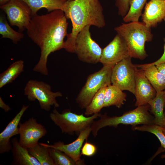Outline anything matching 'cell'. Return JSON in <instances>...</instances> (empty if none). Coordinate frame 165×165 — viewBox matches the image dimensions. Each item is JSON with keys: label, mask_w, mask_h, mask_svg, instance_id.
<instances>
[{"label": "cell", "mask_w": 165, "mask_h": 165, "mask_svg": "<svg viewBox=\"0 0 165 165\" xmlns=\"http://www.w3.org/2000/svg\"><path fill=\"white\" fill-rule=\"evenodd\" d=\"M64 12L56 10L32 16L27 28L28 36L41 50L38 63L33 71L47 75L48 57L52 53L64 49L68 23Z\"/></svg>", "instance_id": "cell-1"}, {"label": "cell", "mask_w": 165, "mask_h": 165, "mask_svg": "<svg viewBox=\"0 0 165 165\" xmlns=\"http://www.w3.org/2000/svg\"><path fill=\"white\" fill-rule=\"evenodd\" d=\"M72 24L71 32L67 35L64 49L74 53L76 37L85 26H94L99 28L106 24L102 6L99 0H67L63 11Z\"/></svg>", "instance_id": "cell-2"}, {"label": "cell", "mask_w": 165, "mask_h": 165, "mask_svg": "<svg viewBox=\"0 0 165 165\" xmlns=\"http://www.w3.org/2000/svg\"><path fill=\"white\" fill-rule=\"evenodd\" d=\"M114 30L125 41L130 57L143 60L148 56L145 44L152 39L151 28L142 22L133 21L123 23Z\"/></svg>", "instance_id": "cell-3"}, {"label": "cell", "mask_w": 165, "mask_h": 165, "mask_svg": "<svg viewBox=\"0 0 165 165\" xmlns=\"http://www.w3.org/2000/svg\"><path fill=\"white\" fill-rule=\"evenodd\" d=\"M149 104L137 106L134 109L125 112L119 116H109L106 114L101 115L99 120L94 121L90 127L91 133L96 137L98 131L107 126L117 128L119 125H131L132 127L139 124H153L154 116L150 112Z\"/></svg>", "instance_id": "cell-4"}, {"label": "cell", "mask_w": 165, "mask_h": 165, "mask_svg": "<svg viewBox=\"0 0 165 165\" xmlns=\"http://www.w3.org/2000/svg\"><path fill=\"white\" fill-rule=\"evenodd\" d=\"M101 113L93 114L86 117L82 114H77L71 112L70 110H64L60 113L55 108L50 114L52 121L61 129L63 133L78 135L83 130L90 127L94 119L99 117Z\"/></svg>", "instance_id": "cell-5"}, {"label": "cell", "mask_w": 165, "mask_h": 165, "mask_svg": "<svg viewBox=\"0 0 165 165\" xmlns=\"http://www.w3.org/2000/svg\"><path fill=\"white\" fill-rule=\"evenodd\" d=\"M114 66L103 65L98 71L88 76L75 100L80 108H86L99 90L111 84V74Z\"/></svg>", "instance_id": "cell-6"}, {"label": "cell", "mask_w": 165, "mask_h": 165, "mask_svg": "<svg viewBox=\"0 0 165 165\" xmlns=\"http://www.w3.org/2000/svg\"><path fill=\"white\" fill-rule=\"evenodd\" d=\"M24 95L31 101H38L41 108L45 111L50 110L51 107H59L56 98L62 96L59 91H51V86L43 81L31 79L26 83L24 89Z\"/></svg>", "instance_id": "cell-7"}, {"label": "cell", "mask_w": 165, "mask_h": 165, "mask_svg": "<svg viewBox=\"0 0 165 165\" xmlns=\"http://www.w3.org/2000/svg\"><path fill=\"white\" fill-rule=\"evenodd\" d=\"M90 26H85L78 34L75 42L74 53L80 61L95 64L100 61L103 49L92 38Z\"/></svg>", "instance_id": "cell-8"}, {"label": "cell", "mask_w": 165, "mask_h": 165, "mask_svg": "<svg viewBox=\"0 0 165 165\" xmlns=\"http://www.w3.org/2000/svg\"><path fill=\"white\" fill-rule=\"evenodd\" d=\"M128 57L116 64L113 67L111 77L112 84L122 90H128L134 95L135 76L137 67Z\"/></svg>", "instance_id": "cell-9"}, {"label": "cell", "mask_w": 165, "mask_h": 165, "mask_svg": "<svg viewBox=\"0 0 165 165\" xmlns=\"http://www.w3.org/2000/svg\"><path fill=\"white\" fill-rule=\"evenodd\" d=\"M6 14L10 25L16 26L21 32L27 29L32 18L31 10L28 4L22 0H10L0 6Z\"/></svg>", "instance_id": "cell-10"}, {"label": "cell", "mask_w": 165, "mask_h": 165, "mask_svg": "<svg viewBox=\"0 0 165 165\" xmlns=\"http://www.w3.org/2000/svg\"><path fill=\"white\" fill-rule=\"evenodd\" d=\"M47 130L42 124L31 117L23 123L19 124L20 135L19 142L21 145L27 149L38 144V141L47 133Z\"/></svg>", "instance_id": "cell-11"}, {"label": "cell", "mask_w": 165, "mask_h": 165, "mask_svg": "<svg viewBox=\"0 0 165 165\" xmlns=\"http://www.w3.org/2000/svg\"><path fill=\"white\" fill-rule=\"evenodd\" d=\"M129 57V51L125 41L117 34L112 40L103 49L100 62L103 65L114 66Z\"/></svg>", "instance_id": "cell-12"}, {"label": "cell", "mask_w": 165, "mask_h": 165, "mask_svg": "<svg viewBox=\"0 0 165 165\" xmlns=\"http://www.w3.org/2000/svg\"><path fill=\"white\" fill-rule=\"evenodd\" d=\"M91 132L90 127H87L79 134L75 140L68 144H64L63 142L61 141L55 142L53 145L41 144L64 152L73 159L77 165H84V161L81 158V149L85 140H87Z\"/></svg>", "instance_id": "cell-13"}, {"label": "cell", "mask_w": 165, "mask_h": 165, "mask_svg": "<svg viewBox=\"0 0 165 165\" xmlns=\"http://www.w3.org/2000/svg\"><path fill=\"white\" fill-rule=\"evenodd\" d=\"M156 92L144 74L141 69H136L135 96L137 107L148 104L156 96Z\"/></svg>", "instance_id": "cell-14"}, {"label": "cell", "mask_w": 165, "mask_h": 165, "mask_svg": "<svg viewBox=\"0 0 165 165\" xmlns=\"http://www.w3.org/2000/svg\"><path fill=\"white\" fill-rule=\"evenodd\" d=\"M141 16L147 27H156L165 18V0H150L146 2Z\"/></svg>", "instance_id": "cell-15"}, {"label": "cell", "mask_w": 165, "mask_h": 165, "mask_svg": "<svg viewBox=\"0 0 165 165\" xmlns=\"http://www.w3.org/2000/svg\"><path fill=\"white\" fill-rule=\"evenodd\" d=\"M29 106L23 105L20 111L0 134V153L3 154L11 150L10 138L19 134L18 126L22 116Z\"/></svg>", "instance_id": "cell-16"}, {"label": "cell", "mask_w": 165, "mask_h": 165, "mask_svg": "<svg viewBox=\"0 0 165 165\" xmlns=\"http://www.w3.org/2000/svg\"><path fill=\"white\" fill-rule=\"evenodd\" d=\"M11 150L13 156L11 164L16 165H41L40 163L28 152L27 148L20 144L16 138L11 140Z\"/></svg>", "instance_id": "cell-17"}, {"label": "cell", "mask_w": 165, "mask_h": 165, "mask_svg": "<svg viewBox=\"0 0 165 165\" xmlns=\"http://www.w3.org/2000/svg\"><path fill=\"white\" fill-rule=\"evenodd\" d=\"M135 65L143 70L145 75L156 92L165 89V76L159 72L156 65L149 63Z\"/></svg>", "instance_id": "cell-18"}, {"label": "cell", "mask_w": 165, "mask_h": 165, "mask_svg": "<svg viewBox=\"0 0 165 165\" xmlns=\"http://www.w3.org/2000/svg\"><path fill=\"white\" fill-rule=\"evenodd\" d=\"M165 95L164 90L157 92L156 97L148 103L150 107V112L154 117V124L162 127L165 126Z\"/></svg>", "instance_id": "cell-19"}, {"label": "cell", "mask_w": 165, "mask_h": 165, "mask_svg": "<svg viewBox=\"0 0 165 165\" xmlns=\"http://www.w3.org/2000/svg\"><path fill=\"white\" fill-rule=\"evenodd\" d=\"M26 3L31 10L32 17L42 8L47 9L48 12L56 10H63L67 0H22Z\"/></svg>", "instance_id": "cell-20"}, {"label": "cell", "mask_w": 165, "mask_h": 165, "mask_svg": "<svg viewBox=\"0 0 165 165\" xmlns=\"http://www.w3.org/2000/svg\"><path fill=\"white\" fill-rule=\"evenodd\" d=\"M126 94L117 86L110 85L106 87L104 96V107L115 106L120 108L126 101Z\"/></svg>", "instance_id": "cell-21"}, {"label": "cell", "mask_w": 165, "mask_h": 165, "mask_svg": "<svg viewBox=\"0 0 165 165\" xmlns=\"http://www.w3.org/2000/svg\"><path fill=\"white\" fill-rule=\"evenodd\" d=\"M24 62L22 60L12 63L0 74V88L12 83L24 71Z\"/></svg>", "instance_id": "cell-22"}, {"label": "cell", "mask_w": 165, "mask_h": 165, "mask_svg": "<svg viewBox=\"0 0 165 165\" xmlns=\"http://www.w3.org/2000/svg\"><path fill=\"white\" fill-rule=\"evenodd\" d=\"M28 149L29 153L38 160L41 165H54L50 147L38 143Z\"/></svg>", "instance_id": "cell-23"}, {"label": "cell", "mask_w": 165, "mask_h": 165, "mask_svg": "<svg viewBox=\"0 0 165 165\" xmlns=\"http://www.w3.org/2000/svg\"><path fill=\"white\" fill-rule=\"evenodd\" d=\"M147 0H130V9L126 15L123 17L125 23L138 21Z\"/></svg>", "instance_id": "cell-24"}, {"label": "cell", "mask_w": 165, "mask_h": 165, "mask_svg": "<svg viewBox=\"0 0 165 165\" xmlns=\"http://www.w3.org/2000/svg\"><path fill=\"white\" fill-rule=\"evenodd\" d=\"M106 87L101 89L96 93L85 108V115L89 116L99 113L104 107L105 93Z\"/></svg>", "instance_id": "cell-25"}, {"label": "cell", "mask_w": 165, "mask_h": 165, "mask_svg": "<svg viewBox=\"0 0 165 165\" xmlns=\"http://www.w3.org/2000/svg\"><path fill=\"white\" fill-rule=\"evenodd\" d=\"M0 34L2 35V38L10 39L15 44L24 37L23 34L12 29L8 24L5 17L2 15L0 16Z\"/></svg>", "instance_id": "cell-26"}, {"label": "cell", "mask_w": 165, "mask_h": 165, "mask_svg": "<svg viewBox=\"0 0 165 165\" xmlns=\"http://www.w3.org/2000/svg\"><path fill=\"white\" fill-rule=\"evenodd\" d=\"M132 129L134 130L146 131L153 134L158 138L161 147L165 151V134L163 133L162 127L153 123L132 127Z\"/></svg>", "instance_id": "cell-27"}, {"label": "cell", "mask_w": 165, "mask_h": 165, "mask_svg": "<svg viewBox=\"0 0 165 165\" xmlns=\"http://www.w3.org/2000/svg\"><path fill=\"white\" fill-rule=\"evenodd\" d=\"M50 148L54 165H77L73 159L64 152L53 148Z\"/></svg>", "instance_id": "cell-28"}, {"label": "cell", "mask_w": 165, "mask_h": 165, "mask_svg": "<svg viewBox=\"0 0 165 165\" xmlns=\"http://www.w3.org/2000/svg\"><path fill=\"white\" fill-rule=\"evenodd\" d=\"M97 148L94 144L88 142L86 140L81 150V154L88 157H92L97 152Z\"/></svg>", "instance_id": "cell-29"}, {"label": "cell", "mask_w": 165, "mask_h": 165, "mask_svg": "<svg viewBox=\"0 0 165 165\" xmlns=\"http://www.w3.org/2000/svg\"><path fill=\"white\" fill-rule=\"evenodd\" d=\"M130 0H115V6L119 15L124 17L127 14L130 9Z\"/></svg>", "instance_id": "cell-30"}, {"label": "cell", "mask_w": 165, "mask_h": 165, "mask_svg": "<svg viewBox=\"0 0 165 165\" xmlns=\"http://www.w3.org/2000/svg\"><path fill=\"white\" fill-rule=\"evenodd\" d=\"M164 52L163 53L162 56L157 60L156 61L150 63V64H154L156 65L158 64L162 63H165V38H164Z\"/></svg>", "instance_id": "cell-31"}, {"label": "cell", "mask_w": 165, "mask_h": 165, "mask_svg": "<svg viewBox=\"0 0 165 165\" xmlns=\"http://www.w3.org/2000/svg\"><path fill=\"white\" fill-rule=\"evenodd\" d=\"M0 107L3 109L6 112H8L11 109L10 107L5 104L1 97H0Z\"/></svg>", "instance_id": "cell-32"}, {"label": "cell", "mask_w": 165, "mask_h": 165, "mask_svg": "<svg viewBox=\"0 0 165 165\" xmlns=\"http://www.w3.org/2000/svg\"><path fill=\"white\" fill-rule=\"evenodd\" d=\"M159 72L165 76V63H162L156 65Z\"/></svg>", "instance_id": "cell-33"}, {"label": "cell", "mask_w": 165, "mask_h": 165, "mask_svg": "<svg viewBox=\"0 0 165 165\" xmlns=\"http://www.w3.org/2000/svg\"><path fill=\"white\" fill-rule=\"evenodd\" d=\"M10 0H0V6H2L6 4Z\"/></svg>", "instance_id": "cell-34"}, {"label": "cell", "mask_w": 165, "mask_h": 165, "mask_svg": "<svg viewBox=\"0 0 165 165\" xmlns=\"http://www.w3.org/2000/svg\"><path fill=\"white\" fill-rule=\"evenodd\" d=\"M163 133L165 134V126L163 127Z\"/></svg>", "instance_id": "cell-35"}, {"label": "cell", "mask_w": 165, "mask_h": 165, "mask_svg": "<svg viewBox=\"0 0 165 165\" xmlns=\"http://www.w3.org/2000/svg\"><path fill=\"white\" fill-rule=\"evenodd\" d=\"M161 158H165V154L162 155L161 156Z\"/></svg>", "instance_id": "cell-36"}, {"label": "cell", "mask_w": 165, "mask_h": 165, "mask_svg": "<svg viewBox=\"0 0 165 165\" xmlns=\"http://www.w3.org/2000/svg\"><path fill=\"white\" fill-rule=\"evenodd\" d=\"M164 91L165 92V89L164 90ZM164 116L165 117V107H164Z\"/></svg>", "instance_id": "cell-37"}, {"label": "cell", "mask_w": 165, "mask_h": 165, "mask_svg": "<svg viewBox=\"0 0 165 165\" xmlns=\"http://www.w3.org/2000/svg\"><path fill=\"white\" fill-rule=\"evenodd\" d=\"M163 20L165 21V18Z\"/></svg>", "instance_id": "cell-38"}]
</instances>
